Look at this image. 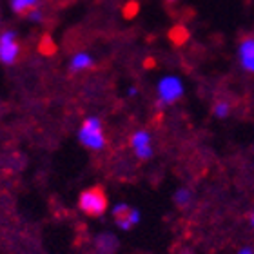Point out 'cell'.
Returning a JSON list of instances; mask_svg holds the SVG:
<instances>
[{"label": "cell", "mask_w": 254, "mask_h": 254, "mask_svg": "<svg viewBox=\"0 0 254 254\" xmlns=\"http://www.w3.org/2000/svg\"><path fill=\"white\" fill-rule=\"evenodd\" d=\"M145 65H147V67H153V65H154V60L153 59H147V60H145Z\"/></svg>", "instance_id": "obj_15"}, {"label": "cell", "mask_w": 254, "mask_h": 254, "mask_svg": "<svg viewBox=\"0 0 254 254\" xmlns=\"http://www.w3.org/2000/svg\"><path fill=\"white\" fill-rule=\"evenodd\" d=\"M240 254H251V251H249V249H244Z\"/></svg>", "instance_id": "obj_16"}, {"label": "cell", "mask_w": 254, "mask_h": 254, "mask_svg": "<svg viewBox=\"0 0 254 254\" xmlns=\"http://www.w3.org/2000/svg\"><path fill=\"white\" fill-rule=\"evenodd\" d=\"M251 222H253V225H254V212H253V216H251Z\"/></svg>", "instance_id": "obj_17"}, {"label": "cell", "mask_w": 254, "mask_h": 254, "mask_svg": "<svg viewBox=\"0 0 254 254\" xmlns=\"http://www.w3.org/2000/svg\"><path fill=\"white\" fill-rule=\"evenodd\" d=\"M80 211L87 216L98 218L107 211V194L102 186H93L89 189L82 190L78 200Z\"/></svg>", "instance_id": "obj_1"}, {"label": "cell", "mask_w": 254, "mask_h": 254, "mask_svg": "<svg viewBox=\"0 0 254 254\" xmlns=\"http://www.w3.org/2000/svg\"><path fill=\"white\" fill-rule=\"evenodd\" d=\"M38 2L40 0H11V7H13L16 15L29 16L38 9Z\"/></svg>", "instance_id": "obj_8"}, {"label": "cell", "mask_w": 254, "mask_h": 254, "mask_svg": "<svg viewBox=\"0 0 254 254\" xmlns=\"http://www.w3.org/2000/svg\"><path fill=\"white\" fill-rule=\"evenodd\" d=\"M131 145L134 147V153H136L138 158L147 160L151 158L153 154V149H151V138L145 131H138L132 134L131 138Z\"/></svg>", "instance_id": "obj_6"}, {"label": "cell", "mask_w": 254, "mask_h": 254, "mask_svg": "<svg viewBox=\"0 0 254 254\" xmlns=\"http://www.w3.org/2000/svg\"><path fill=\"white\" fill-rule=\"evenodd\" d=\"M138 11H140V4H138L136 0H129L126 5H124V18H134L138 15Z\"/></svg>", "instance_id": "obj_12"}, {"label": "cell", "mask_w": 254, "mask_h": 254, "mask_svg": "<svg viewBox=\"0 0 254 254\" xmlns=\"http://www.w3.org/2000/svg\"><path fill=\"white\" fill-rule=\"evenodd\" d=\"M169 40L173 44H175L176 48H180V46H184V44L189 40V31H187L186 26H182V24H178V26H175L173 29L169 31Z\"/></svg>", "instance_id": "obj_9"}, {"label": "cell", "mask_w": 254, "mask_h": 254, "mask_svg": "<svg viewBox=\"0 0 254 254\" xmlns=\"http://www.w3.org/2000/svg\"><path fill=\"white\" fill-rule=\"evenodd\" d=\"M113 218L120 229L124 231H129L131 227H134L138 222H140V212L132 207L126 205V203H118L115 209H113Z\"/></svg>", "instance_id": "obj_4"}, {"label": "cell", "mask_w": 254, "mask_h": 254, "mask_svg": "<svg viewBox=\"0 0 254 254\" xmlns=\"http://www.w3.org/2000/svg\"><path fill=\"white\" fill-rule=\"evenodd\" d=\"M16 35L13 31H5L0 35V62L5 65H11L18 57V44Z\"/></svg>", "instance_id": "obj_5"}, {"label": "cell", "mask_w": 254, "mask_h": 254, "mask_svg": "<svg viewBox=\"0 0 254 254\" xmlns=\"http://www.w3.org/2000/svg\"><path fill=\"white\" fill-rule=\"evenodd\" d=\"M214 115L220 118L227 117L229 115V104L227 102H216V106H214Z\"/></svg>", "instance_id": "obj_13"}, {"label": "cell", "mask_w": 254, "mask_h": 254, "mask_svg": "<svg viewBox=\"0 0 254 254\" xmlns=\"http://www.w3.org/2000/svg\"><path fill=\"white\" fill-rule=\"evenodd\" d=\"M189 198H190L189 190H186V189H182L176 192V203H178V205H186L187 201H189Z\"/></svg>", "instance_id": "obj_14"}, {"label": "cell", "mask_w": 254, "mask_h": 254, "mask_svg": "<svg viewBox=\"0 0 254 254\" xmlns=\"http://www.w3.org/2000/svg\"><path fill=\"white\" fill-rule=\"evenodd\" d=\"M78 138H80V142L89 149L98 151V149L104 147V134H102L100 120L95 117L87 118L84 122V126H82V129H80Z\"/></svg>", "instance_id": "obj_2"}, {"label": "cell", "mask_w": 254, "mask_h": 254, "mask_svg": "<svg viewBox=\"0 0 254 254\" xmlns=\"http://www.w3.org/2000/svg\"><path fill=\"white\" fill-rule=\"evenodd\" d=\"M91 65H93V59H91L89 55L78 53L73 60H71L69 69H71V71H82V69H87V67H91Z\"/></svg>", "instance_id": "obj_10"}, {"label": "cell", "mask_w": 254, "mask_h": 254, "mask_svg": "<svg viewBox=\"0 0 254 254\" xmlns=\"http://www.w3.org/2000/svg\"><path fill=\"white\" fill-rule=\"evenodd\" d=\"M184 95L182 82L175 76H167L158 84V96L162 104H173Z\"/></svg>", "instance_id": "obj_3"}, {"label": "cell", "mask_w": 254, "mask_h": 254, "mask_svg": "<svg viewBox=\"0 0 254 254\" xmlns=\"http://www.w3.org/2000/svg\"><path fill=\"white\" fill-rule=\"evenodd\" d=\"M240 59L247 71H254V37H247L240 44Z\"/></svg>", "instance_id": "obj_7"}, {"label": "cell", "mask_w": 254, "mask_h": 254, "mask_svg": "<svg viewBox=\"0 0 254 254\" xmlns=\"http://www.w3.org/2000/svg\"><path fill=\"white\" fill-rule=\"evenodd\" d=\"M38 49H40V53H42V55H46V57H51V55L57 53V44L53 42V38L49 37V35H44V37L40 38Z\"/></svg>", "instance_id": "obj_11"}]
</instances>
